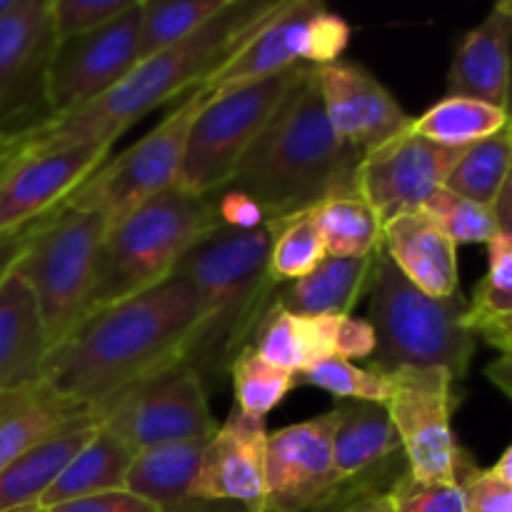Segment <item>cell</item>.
<instances>
[{
	"label": "cell",
	"instance_id": "cell-1",
	"mask_svg": "<svg viewBox=\"0 0 512 512\" xmlns=\"http://www.w3.org/2000/svg\"><path fill=\"white\" fill-rule=\"evenodd\" d=\"M203 320L183 278L100 308L80 320L45 360L43 383L90 410L120 390L183 363Z\"/></svg>",
	"mask_w": 512,
	"mask_h": 512
},
{
	"label": "cell",
	"instance_id": "cell-2",
	"mask_svg": "<svg viewBox=\"0 0 512 512\" xmlns=\"http://www.w3.org/2000/svg\"><path fill=\"white\" fill-rule=\"evenodd\" d=\"M273 8L275 3L228 0L223 13L215 15L200 33L165 53L140 60L115 88L93 103L0 143V160L78 145L113 148L115 140L150 110L198 88Z\"/></svg>",
	"mask_w": 512,
	"mask_h": 512
},
{
	"label": "cell",
	"instance_id": "cell-3",
	"mask_svg": "<svg viewBox=\"0 0 512 512\" xmlns=\"http://www.w3.org/2000/svg\"><path fill=\"white\" fill-rule=\"evenodd\" d=\"M360 160L330 125L315 65H303L225 188L250 195L270 223H283L358 190Z\"/></svg>",
	"mask_w": 512,
	"mask_h": 512
},
{
	"label": "cell",
	"instance_id": "cell-4",
	"mask_svg": "<svg viewBox=\"0 0 512 512\" xmlns=\"http://www.w3.org/2000/svg\"><path fill=\"white\" fill-rule=\"evenodd\" d=\"M278 223L255 230L218 225L198 240L175 268L195 290L203 320L183 363L208 383L225 378L233 360L253 345L255 330L278 300L280 283L270 270Z\"/></svg>",
	"mask_w": 512,
	"mask_h": 512
},
{
	"label": "cell",
	"instance_id": "cell-5",
	"mask_svg": "<svg viewBox=\"0 0 512 512\" xmlns=\"http://www.w3.org/2000/svg\"><path fill=\"white\" fill-rule=\"evenodd\" d=\"M370 320L375 330V373L400 368H443L455 383L468 375L478 348L470 328V300L463 295L430 298L415 288L398 265L380 250L370 280Z\"/></svg>",
	"mask_w": 512,
	"mask_h": 512
},
{
	"label": "cell",
	"instance_id": "cell-6",
	"mask_svg": "<svg viewBox=\"0 0 512 512\" xmlns=\"http://www.w3.org/2000/svg\"><path fill=\"white\" fill-rule=\"evenodd\" d=\"M218 225L213 195L200 198L178 185L135 208L105 233L88 315L173 278L183 255Z\"/></svg>",
	"mask_w": 512,
	"mask_h": 512
},
{
	"label": "cell",
	"instance_id": "cell-7",
	"mask_svg": "<svg viewBox=\"0 0 512 512\" xmlns=\"http://www.w3.org/2000/svg\"><path fill=\"white\" fill-rule=\"evenodd\" d=\"M108 220L98 210L63 203L30 228L15 273L30 285L50 345H58L88 315Z\"/></svg>",
	"mask_w": 512,
	"mask_h": 512
},
{
	"label": "cell",
	"instance_id": "cell-8",
	"mask_svg": "<svg viewBox=\"0 0 512 512\" xmlns=\"http://www.w3.org/2000/svg\"><path fill=\"white\" fill-rule=\"evenodd\" d=\"M300 68L210 95L188 133L178 188L200 198L220 193L283 103Z\"/></svg>",
	"mask_w": 512,
	"mask_h": 512
},
{
	"label": "cell",
	"instance_id": "cell-9",
	"mask_svg": "<svg viewBox=\"0 0 512 512\" xmlns=\"http://www.w3.org/2000/svg\"><path fill=\"white\" fill-rule=\"evenodd\" d=\"M350 33L348 20L313 0L275 3L200 85L215 95L300 65H330L348 48Z\"/></svg>",
	"mask_w": 512,
	"mask_h": 512
},
{
	"label": "cell",
	"instance_id": "cell-10",
	"mask_svg": "<svg viewBox=\"0 0 512 512\" xmlns=\"http://www.w3.org/2000/svg\"><path fill=\"white\" fill-rule=\"evenodd\" d=\"M95 423L128 445L135 455L195 440L218 430L208 388L190 365L175 363L93 408Z\"/></svg>",
	"mask_w": 512,
	"mask_h": 512
},
{
	"label": "cell",
	"instance_id": "cell-11",
	"mask_svg": "<svg viewBox=\"0 0 512 512\" xmlns=\"http://www.w3.org/2000/svg\"><path fill=\"white\" fill-rule=\"evenodd\" d=\"M210 95L203 85L190 90L158 128L115 158L110 155L65 203L98 210L113 228L150 198L178 185L188 133Z\"/></svg>",
	"mask_w": 512,
	"mask_h": 512
},
{
	"label": "cell",
	"instance_id": "cell-12",
	"mask_svg": "<svg viewBox=\"0 0 512 512\" xmlns=\"http://www.w3.org/2000/svg\"><path fill=\"white\" fill-rule=\"evenodd\" d=\"M388 375L390 415L405 463L420 483H458L470 463L453 433L455 380L443 368H400Z\"/></svg>",
	"mask_w": 512,
	"mask_h": 512
},
{
	"label": "cell",
	"instance_id": "cell-13",
	"mask_svg": "<svg viewBox=\"0 0 512 512\" xmlns=\"http://www.w3.org/2000/svg\"><path fill=\"white\" fill-rule=\"evenodd\" d=\"M333 410L268 435L263 512H333L355 503L333 460Z\"/></svg>",
	"mask_w": 512,
	"mask_h": 512
},
{
	"label": "cell",
	"instance_id": "cell-14",
	"mask_svg": "<svg viewBox=\"0 0 512 512\" xmlns=\"http://www.w3.org/2000/svg\"><path fill=\"white\" fill-rule=\"evenodd\" d=\"M53 48L50 0H18L0 20V143L53 118L48 98Z\"/></svg>",
	"mask_w": 512,
	"mask_h": 512
},
{
	"label": "cell",
	"instance_id": "cell-15",
	"mask_svg": "<svg viewBox=\"0 0 512 512\" xmlns=\"http://www.w3.org/2000/svg\"><path fill=\"white\" fill-rule=\"evenodd\" d=\"M140 63V0L110 23L55 40L48 65L53 118L75 113L108 93Z\"/></svg>",
	"mask_w": 512,
	"mask_h": 512
},
{
	"label": "cell",
	"instance_id": "cell-16",
	"mask_svg": "<svg viewBox=\"0 0 512 512\" xmlns=\"http://www.w3.org/2000/svg\"><path fill=\"white\" fill-rule=\"evenodd\" d=\"M463 153L465 148H445L405 130L363 155L355 170V188L385 225L405 213L423 210L430 195L445 188Z\"/></svg>",
	"mask_w": 512,
	"mask_h": 512
},
{
	"label": "cell",
	"instance_id": "cell-17",
	"mask_svg": "<svg viewBox=\"0 0 512 512\" xmlns=\"http://www.w3.org/2000/svg\"><path fill=\"white\" fill-rule=\"evenodd\" d=\"M110 145H78L0 160V233L35 223L63 205L105 160Z\"/></svg>",
	"mask_w": 512,
	"mask_h": 512
},
{
	"label": "cell",
	"instance_id": "cell-18",
	"mask_svg": "<svg viewBox=\"0 0 512 512\" xmlns=\"http://www.w3.org/2000/svg\"><path fill=\"white\" fill-rule=\"evenodd\" d=\"M333 460L353 498L390 495L408 475L403 445L383 403L343 400L333 408Z\"/></svg>",
	"mask_w": 512,
	"mask_h": 512
},
{
	"label": "cell",
	"instance_id": "cell-19",
	"mask_svg": "<svg viewBox=\"0 0 512 512\" xmlns=\"http://www.w3.org/2000/svg\"><path fill=\"white\" fill-rule=\"evenodd\" d=\"M325 113L340 143L358 155L398 138L410 128V115L400 108L388 88L353 63L335 60L315 68Z\"/></svg>",
	"mask_w": 512,
	"mask_h": 512
},
{
	"label": "cell",
	"instance_id": "cell-20",
	"mask_svg": "<svg viewBox=\"0 0 512 512\" xmlns=\"http://www.w3.org/2000/svg\"><path fill=\"white\" fill-rule=\"evenodd\" d=\"M265 450V420L233 408L205 443L190 495L203 503H238L248 512H263Z\"/></svg>",
	"mask_w": 512,
	"mask_h": 512
},
{
	"label": "cell",
	"instance_id": "cell-21",
	"mask_svg": "<svg viewBox=\"0 0 512 512\" xmlns=\"http://www.w3.org/2000/svg\"><path fill=\"white\" fill-rule=\"evenodd\" d=\"M383 250L400 273L430 298H453L460 293L458 245L425 210L385 223Z\"/></svg>",
	"mask_w": 512,
	"mask_h": 512
},
{
	"label": "cell",
	"instance_id": "cell-22",
	"mask_svg": "<svg viewBox=\"0 0 512 512\" xmlns=\"http://www.w3.org/2000/svg\"><path fill=\"white\" fill-rule=\"evenodd\" d=\"M50 348L38 298L13 270L0 285V390L43 383Z\"/></svg>",
	"mask_w": 512,
	"mask_h": 512
},
{
	"label": "cell",
	"instance_id": "cell-23",
	"mask_svg": "<svg viewBox=\"0 0 512 512\" xmlns=\"http://www.w3.org/2000/svg\"><path fill=\"white\" fill-rule=\"evenodd\" d=\"M90 415L88 405L65 398L48 383L0 390V473L35 445Z\"/></svg>",
	"mask_w": 512,
	"mask_h": 512
},
{
	"label": "cell",
	"instance_id": "cell-24",
	"mask_svg": "<svg viewBox=\"0 0 512 512\" xmlns=\"http://www.w3.org/2000/svg\"><path fill=\"white\" fill-rule=\"evenodd\" d=\"M512 18L490 10L478 28L468 30L455 50L448 73V95L473 98L505 110L510 75Z\"/></svg>",
	"mask_w": 512,
	"mask_h": 512
},
{
	"label": "cell",
	"instance_id": "cell-25",
	"mask_svg": "<svg viewBox=\"0 0 512 512\" xmlns=\"http://www.w3.org/2000/svg\"><path fill=\"white\" fill-rule=\"evenodd\" d=\"M98 430L95 415L68 425L53 438L43 440L33 450L15 460L0 473V512L40 508L43 495L53 488L70 460L85 448Z\"/></svg>",
	"mask_w": 512,
	"mask_h": 512
},
{
	"label": "cell",
	"instance_id": "cell-26",
	"mask_svg": "<svg viewBox=\"0 0 512 512\" xmlns=\"http://www.w3.org/2000/svg\"><path fill=\"white\" fill-rule=\"evenodd\" d=\"M378 255L368 258H325L313 273L280 285L278 303L300 318L350 315L373 280Z\"/></svg>",
	"mask_w": 512,
	"mask_h": 512
},
{
	"label": "cell",
	"instance_id": "cell-27",
	"mask_svg": "<svg viewBox=\"0 0 512 512\" xmlns=\"http://www.w3.org/2000/svg\"><path fill=\"white\" fill-rule=\"evenodd\" d=\"M205 443L208 440H195L135 455L128 490L158 505L160 512H215L213 505L218 503H203L190 495Z\"/></svg>",
	"mask_w": 512,
	"mask_h": 512
},
{
	"label": "cell",
	"instance_id": "cell-28",
	"mask_svg": "<svg viewBox=\"0 0 512 512\" xmlns=\"http://www.w3.org/2000/svg\"><path fill=\"white\" fill-rule=\"evenodd\" d=\"M133 460V450L98 425L93 438L70 460L53 488L43 495L40 508L48 510L55 505L70 503V500L110 493V490H125Z\"/></svg>",
	"mask_w": 512,
	"mask_h": 512
},
{
	"label": "cell",
	"instance_id": "cell-29",
	"mask_svg": "<svg viewBox=\"0 0 512 512\" xmlns=\"http://www.w3.org/2000/svg\"><path fill=\"white\" fill-rule=\"evenodd\" d=\"M313 220L328 258H368L383 250V220L358 190L328 198Z\"/></svg>",
	"mask_w": 512,
	"mask_h": 512
},
{
	"label": "cell",
	"instance_id": "cell-30",
	"mask_svg": "<svg viewBox=\"0 0 512 512\" xmlns=\"http://www.w3.org/2000/svg\"><path fill=\"white\" fill-rule=\"evenodd\" d=\"M508 125L510 118L503 108L460 95H445L433 108L410 120L408 130L445 148H470Z\"/></svg>",
	"mask_w": 512,
	"mask_h": 512
},
{
	"label": "cell",
	"instance_id": "cell-31",
	"mask_svg": "<svg viewBox=\"0 0 512 512\" xmlns=\"http://www.w3.org/2000/svg\"><path fill=\"white\" fill-rule=\"evenodd\" d=\"M225 5L228 0H140V60L190 40Z\"/></svg>",
	"mask_w": 512,
	"mask_h": 512
},
{
	"label": "cell",
	"instance_id": "cell-32",
	"mask_svg": "<svg viewBox=\"0 0 512 512\" xmlns=\"http://www.w3.org/2000/svg\"><path fill=\"white\" fill-rule=\"evenodd\" d=\"M512 165V125L465 148L445 188L493 208Z\"/></svg>",
	"mask_w": 512,
	"mask_h": 512
},
{
	"label": "cell",
	"instance_id": "cell-33",
	"mask_svg": "<svg viewBox=\"0 0 512 512\" xmlns=\"http://www.w3.org/2000/svg\"><path fill=\"white\" fill-rule=\"evenodd\" d=\"M253 350L270 365L290 375L303 373L308 365L315 363L305 318L288 313L278 300L260 320L253 338Z\"/></svg>",
	"mask_w": 512,
	"mask_h": 512
},
{
	"label": "cell",
	"instance_id": "cell-34",
	"mask_svg": "<svg viewBox=\"0 0 512 512\" xmlns=\"http://www.w3.org/2000/svg\"><path fill=\"white\" fill-rule=\"evenodd\" d=\"M228 375L233 380L238 410L250 418H265L270 410L283 403V398L295 385V375L285 373V370L275 368L268 360L260 358L253 345H248L233 360Z\"/></svg>",
	"mask_w": 512,
	"mask_h": 512
},
{
	"label": "cell",
	"instance_id": "cell-35",
	"mask_svg": "<svg viewBox=\"0 0 512 512\" xmlns=\"http://www.w3.org/2000/svg\"><path fill=\"white\" fill-rule=\"evenodd\" d=\"M325 258H328V253H325L323 238H320L313 213L278 223L273 248H270V270H273V278L280 285L305 278Z\"/></svg>",
	"mask_w": 512,
	"mask_h": 512
},
{
	"label": "cell",
	"instance_id": "cell-36",
	"mask_svg": "<svg viewBox=\"0 0 512 512\" xmlns=\"http://www.w3.org/2000/svg\"><path fill=\"white\" fill-rule=\"evenodd\" d=\"M423 210L455 245H488L500 230L490 205L475 203L448 188L435 190Z\"/></svg>",
	"mask_w": 512,
	"mask_h": 512
},
{
	"label": "cell",
	"instance_id": "cell-37",
	"mask_svg": "<svg viewBox=\"0 0 512 512\" xmlns=\"http://www.w3.org/2000/svg\"><path fill=\"white\" fill-rule=\"evenodd\" d=\"M295 383L313 385L333 393L340 400H365V403H383L388 400V375L375 370L358 368L350 360L330 355L308 365L303 373L295 375Z\"/></svg>",
	"mask_w": 512,
	"mask_h": 512
},
{
	"label": "cell",
	"instance_id": "cell-38",
	"mask_svg": "<svg viewBox=\"0 0 512 512\" xmlns=\"http://www.w3.org/2000/svg\"><path fill=\"white\" fill-rule=\"evenodd\" d=\"M135 0H50L55 40H68L110 23Z\"/></svg>",
	"mask_w": 512,
	"mask_h": 512
},
{
	"label": "cell",
	"instance_id": "cell-39",
	"mask_svg": "<svg viewBox=\"0 0 512 512\" xmlns=\"http://www.w3.org/2000/svg\"><path fill=\"white\" fill-rule=\"evenodd\" d=\"M395 512H468L460 483H420L408 475L390 490Z\"/></svg>",
	"mask_w": 512,
	"mask_h": 512
},
{
	"label": "cell",
	"instance_id": "cell-40",
	"mask_svg": "<svg viewBox=\"0 0 512 512\" xmlns=\"http://www.w3.org/2000/svg\"><path fill=\"white\" fill-rule=\"evenodd\" d=\"M468 512H512V483L498 478L493 470H483L470 460L460 473Z\"/></svg>",
	"mask_w": 512,
	"mask_h": 512
},
{
	"label": "cell",
	"instance_id": "cell-41",
	"mask_svg": "<svg viewBox=\"0 0 512 512\" xmlns=\"http://www.w3.org/2000/svg\"><path fill=\"white\" fill-rule=\"evenodd\" d=\"M215 200V213H218V223L225 225V228L233 230H255L260 225L270 223L265 218L263 208L255 203L250 195L240 193V190H220V193L213 195Z\"/></svg>",
	"mask_w": 512,
	"mask_h": 512
},
{
	"label": "cell",
	"instance_id": "cell-42",
	"mask_svg": "<svg viewBox=\"0 0 512 512\" xmlns=\"http://www.w3.org/2000/svg\"><path fill=\"white\" fill-rule=\"evenodd\" d=\"M375 353V330L368 320L353 318V315H338L333 338V355L343 360L373 358Z\"/></svg>",
	"mask_w": 512,
	"mask_h": 512
},
{
	"label": "cell",
	"instance_id": "cell-43",
	"mask_svg": "<svg viewBox=\"0 0 512 512\" xmlns=\"http://www.w3.org/2000/svg\"><path fill=\"white\" fill-rule=\"evenodd\" d=\"M45 512H160L158 505L145 500L133 490H110V493L90 495V498L70 500V503L55 505Z\"/></svg>",
	"mask_w": 512,
	"mask_h": 512
},
{
	"label": "cell",
	"instance_id": "cell-44",
	"mask_svg": "<svg viewBox=\"0 0 512 512\" xmlns=\"http://www.w3.org/2000/svg\"><path fill=\"white\" fill-rule=\"evenodd\" d=\"M488 275L480 280V288L493 293H510L512 290V238L498 230L488 243Z\"/></svg>",
	"mask_w": 512,
	"mask_h": 512
},
{
	"label": "cell",
	"instance_id": "cell-45",
	"mask_svg": "<svg viewBox=\"0 0 512 512\" xmlns=\"http://www.w3.org/2000/svg\"><path fill=\"white\" fill-rule=\"evenodd\" d=\"M470 328L478 333L480 340H485L488 345H493L495 350L512 358V313H500V315H468Z\"/></svg>",
	"mask_w": 512,
	"mask_h": 512
},
{
	"label": "cell",
	"instance_id": "cell-46",
	"mask_svg": "<svg viewBox=\"0 0 512 512\" xmlns=\"http://www.w3.org/2000/svg\"><path fill=\"white\" fill-rule=\"evenodd\" d=\"M30 228H33V223L23 225V228L8 230V233H0V285H3V280L13 273L15 263H18L20 253H23L25 248Z\"/></svg>",
	"mask_w": 512,
	"mask_h": 512
},
{
	"label": "cell",
	"instance_id": "cell-47",
	"mask_svg": "<svg viewBox=\"0 0 512 512\" xmlns=\"http://www.w3.org/2000/svg\"><path fill=\"white\" fill-rule=\"evenodd\" d=\"M470 313L475 315H500L512 313V290L510 293H493V290L475 288L473 300H470Z\"/></svg>",
	"mask_w": 512,
	"mask_h": 512
},
{
	"label": "cell",
	"instance_id": "cell-48",
	"mask_svg": "<svg viewBox=\"0 0 512 512\" xmlns=\"http://www.w3.org/2000/svg\"><path fill=\"white\" fill-rule=\"evenodd\" d=\"M493 210H495V220H498V228L512 238V165L508 170V178H505L503 188H500Z\"/></svg>",
	"mask_w": 512,
	"mask_h": 512
},
{
	"label": "cell",
	"instance_id": "cell-49",
	"mask_svg": "<svg viewBox=\"0 0 512 512\" xmlns=\"http://www.w3.org/2000/svg\"><path fill=\"white\" fill-rule=\"evenodd\" d=\"M485 375H488V380L500 390V393H505L512 400V358H505L503 355L500 360L490 363L488 368H485Z\"/></svg>",
	"mask_w": 512,
	"mask_h": 512
},
{
	"label": "cell",
	"instance_id": "cell-50",
	"mask_svg": "<svg viewBox=\"0 0 512 512\" xmlns=\"http://www.w3.org/2000/svg\"><path fill=\"white\" fill-rule=\"evenodd\" d=\"M333 512H395V503L390 495H373V498L355 500Z\"/></svg>",
	"mask_w": 512,
	"mask_h": 512
},
{
	"label": "cell",
	"instance_id": "cell-51",
	"mask_svg": "<svg viewBox=\"0 0 512 512\" xmlns=\"http://www.w3.org/2000/svg\"><path fill=\"white\" fill-rule=\"evenodd\" d=\"M490 470H493L498 478H503V480H508V483H512V445L508 450H505L503 455H500V460Z\"/></svg>",
	"mask_w": 512,
	"mask_h": 512
},
{
	"label": "cell",
	"instance_id": "cell-52",
	"mask_svg": "<svg viewBox=\"0 0 512 512\" xmlns=\"http://www.w3.org/2000/svg\"><path fill=\"white\" fill-rule=\"evenodd\" d=\"M505 113L512 123V33H510V75H508V95H505Z\"/></svg>",
	"mask_w": 512,
	"mask_h": 512
},
{
	"label": "cell",
	"instance_id": "cell-53",
	"mask_svg": "<svg viewBox=\"0 0 512 512\" xmlns=\"http://www.w3.org/2000/svg\"><path fill=\"white\" fill-rule=\"evenodd\" d=\"M15 3H18V0H0V20H3L5 15L15 8Z\"/></svg>",
	"mask_w": 512,
	"mask_h": 512
},
{
	"label": "cell",
	"instance_id": "cell-54",
	"mask_svg": "<svg viewBox=\"0 0 512 512\" xmlns=\"http://www.w3.org/2000/svg\"><path fill=\"white\" fill-rule=\"evenodd\" d=\"M495 8H498L500 13L508 15V18H512V0H503V3H498Z\"/></svg>",
	"mask_w": 512,
	"mask_h": 512
},
{
	"label": "cell",
	"instance_id": "cell-55",
	"mask_svg": "<svg viewBox=\"0 0 512 512\" xmlns=\"http://www.w3.org/2000/svg\"><path fill=\"white\" fill-rule=\"evenodd\" d=\"M13 512H45L43 508H25V510H13Z\"/></svg>",
	"mask_w": 512,
	"mask_h": 512
},
{
	"label": "cell",
	"instance_id": "cell-56",
	"mask_svg": "<svg viewBox=\"0 0 512 512\" xmlns=\"http://www.w3.org/2000/svg\"><path fill=\"white\" fill-rule=\"evenodd\" d=\"M510 125H512V123H510Z\"/></svg>",
	"mask_w": 512,
	"mask_h": 512
}]
</instances>
